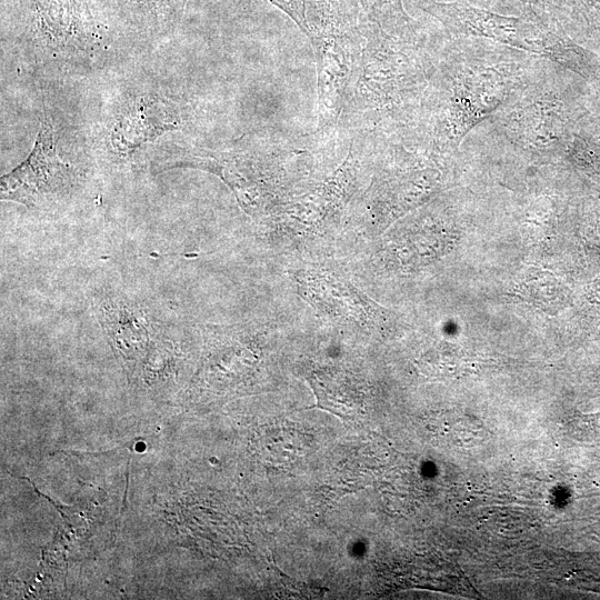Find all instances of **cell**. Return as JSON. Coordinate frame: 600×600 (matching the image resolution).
Listing matches in <instances>:
<instances>
[{"label": "cell", "instance_id": "1", "mask_svg": "<svg viewBox=\"0 0 600 600\" xmlns=\"http://www.w3.org/2000/svg\"><path fill=\"white\" fill-rule=\"evenodd\" d=\"M454 38L433 58L426 89L408 128L434 153L457 150L543 63L539 57L497 43Z\"/></svg>", "mask_w": 600, "mask_h": 600}, {"label": "cell", "instance_id": "2", "mask_svg": "<svg viewBox=\"0 0 600 600\" xmlns=\"http://www.w3.org/2000/svg\"><path fill=\"white\" fill-rule=\"evenodd\" d=\"M419 7L439 20L452 38L490 40L550 62L579 68L576 48L531 7L522 17L493 13L466 0L424 1Z\"/></svg>", "mask_w": 600, "mask_h": 600}, {"label": "cell", "instance_id": "3", "mask_svg": "<svg viewBox=\"0 0 600 600\" xmlns=\"http://www.w3.org/2000/svg\"><path fill=\"white\" fill-rule=\"evenodd\" d=\"M547 63L489 118L497 133L512 146L551 156L568 140L564 103Z\"/></svg>", "mask_w": 600, "mask_h": 600}, {"label": "cell", "instance_id": "4", "mask_svg": "<svg viewBox=\"0 0 600 600\" xmlns=\"http://www.w3.org/2000/svg\"><path fill=\"white\" fill-rule=\"evenodd\" d=\"M70 181V167L59 158L52 128L42 122L29 158L1 178V199L28 207L49 199Z\"/></svg>", "mask_w": 600, "mask_h": 600}, {"label": "cell", "instance_id": "5", "mask_svg": "<svg viewBox=\"0 0 600 600\" xmlns=\"http://www.w3.org/2000/svg\"><path fill=\"white\" fill-rule=\"evenodd\" d=\"M317 58L320 128L336 123L352 74V38L347 26L311 40Z\"/></svg>", "mask_w": 600, "mask_h": 600}, {"label": "cell", "instance_id": "6", "mask_svg": "<svg viewBox=\"0 0 600 600\" xmlns=\"http://www.w3.org/2000/svg\"><path fill=\"white\" fill-rule=\"evenodd\" d=\"M177 128L174 112L160 99L139 98L128 106L111 132L113 149L129 154L142 143Z\"/></svg>", "mask_w": 600, "mask_h": 600}, {"label": "cell", "instance_id": "7", "mask_svg": "<svg viewBox=\"0 0 600 600\" xmlns=\"http://www.w3.org/2000/svg\"><path fill=\"white\" fill-rule=\"evenodd\" d=\"M368 19L387 33L412 42H420L413 20L406 13L402 0H357Z\"/></svg>", "mask_w": 600, "mask_h": 600}, {"label": "cell", "instance_id": "8", "mask_svg": "<svg viewBox=\"0 0 600 600\" xmlns=\"http://www.w3.org/2000/svg\"><path fill=\"white\" fill-rule=\"evenodd\" d=\"M288 13L304 32L307 28V12L311 0H270Z\"/></svg>", "mask_w": 600, "mask_h": 600}, {"label": "cell", "instance_id": "9", "mask_svg": "<svg viewBox=\"0 0 600 600\" xmlns=\"http://www.w3.org/2000/svg\"><path fill=\"white\" fill-rule=\"evenodd\" d=\"M476 3H481L482 6H491L497 0H469ZM520 2L526 3L527 6L531 8H538L540 10H544L547 7L546 0H519Z\"/></svg>", "mask_w": 600, "mask_h": 600}]
</instances>
